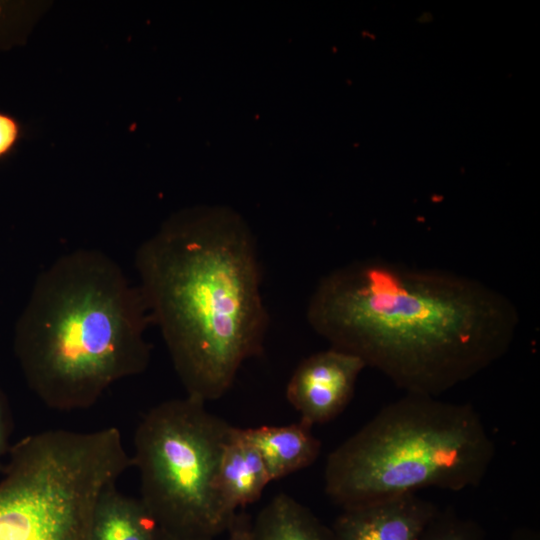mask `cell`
I'll return each mask as SVG.
<instances>
[{
  "label": "cell",
  "mask_w": 540,
  "mask_h": 540,
  "mask_svg": "<svg viewBox=\"0 0 540 540\" xmlns=\"http://www.w3.org/2000/svg\"><path fill=\"white\" fill-rule=\"evenodd\" d=\"M243 432L259 451L271 482L311 466L321 453V442L312 426L301 420L284 426L246 428Z\"/></svg>",
  "instance_id": "9c48e42d"
},
{
  "label": "cell",
  "mask_w": 540,
  "mask_h": 540,
  "mask_svg": "<svg viewBox=\"0 0 540 540\" xmlns=\"http://www.w3.org/2000/svg\"><path fill=\"white\" fill-rule=\"evenodd\" d=\"M271 482L262 457L245 436L242 428L233 427L222 449L215 481L216 499L230 518L256 502Z\"/></svg>",
  "instance_id": "ba28073f"
},
{
  "label": "cell",
  "mask_w": 540,
  "mask_h": 540,
  "mask_svg": "<svg viewBox=\"0 0 540 540\" xmlns=\"http://www.w3.org/2000/svg\"><path fill=\"white\" fill-rule=\"evenodd\" d=\"M161 529L138 498L125 495L116 485L98 499L92 521V540H158Z\"/></svg>",
  "instance_id": "30bf717a"
},
{
  "label": "cell",
  "mask_w": 540,
  "mask_h": 540,
  "mask_svg": "<svg viewBox=\"0 0 540 540\" xmlns=\"http://www.w3.org/2000/svg\"><path fill=\"white\" fill-rule=\"evenodd\" d=\"M306 317L330 347L405 393L434 397L500 360L520 322L511 299L478 279L382 258L323 276Z\"/></svg>",
  "instance_id": "6da1fadb"
},
{
  "label": "cell",
  "mask_w": 540,
  "mask_h": 540,
  "mask_svg": "<svg viewBox=\"0 0 540 540\" xmlns=\"http://www.w3.org/2000/svg\"><path fill=\"white\" fill-rule=\"evenodd\" d=\"M134 264L186 395L221 398L263 353L269 325L253 237L232 219L179 217L139 245Z\"/></svg>",
  "instance_id": "7a4b0ae2"
},
{
  "label": "cell",
  "mask_w": 540,
  "mask_h": 540,
  "mask_svg": "<svg viewBox=\"0 0 540 540\" xmlns=\"http://www.w3.org/2000/svg\"><path fill=\"white\" fill-rule=\"evenodd\" d=\"M252 540H336L307 507L285 493L276 494L252 519Z\"/></svg>",
  "instance_id": "8fae6325"
},
{
  "label": "cell",
  "mask_w": 540,
  "mask_h": 540,
  "mask_svg": "<svg viewBox=\"0 0 540 540\" xmlns=\"http://www.w3.org/2000/svg\"><path fill=\"white\" fill-rule=\"evenodd\" d=\"M510 540H540V537L534 530L519 529L511 536Z\"/></svg>",
  "instance_id": "2e32d148"
},
{
  "label": "cell",
  "mask_w": 540,
  "mask_h": 540,
  "mask_svg": "<svg viewBox=\"0 0 540 540\" xmlns=\"http://www.w3.org/2000/svg\"><path fill=\"white\" fill-rule=\"evenodd\" d=\"M20 134L19 123L11 116L0 113V157L6 155L15 146Z\"/></svg>",
  "instance_id": "5bb4252c"
},
{
  "label": "cell",
  "mask_w": 540,
  "mask_h": 540,
  "mask_svg": "<svg viewBox=\"0 0 540 540\" xmlns=\"http://www.w3.org/2000/svg\"><path fill=\"white\" fill-rule=\"evenodd\" d=\"M439 508L407 494L342 509L331 530L336 540H419Z\"/></svg>",
  "instance_id": "52a82bcc"
},
{
  "label": "cell",
  "mask_w": 540,
  "mask_h": 540,
  "mask_svg": "<svg viewBox=\"0 0 540 540\" xmlns=\"http://www.w3.org/2000/svg\"><path fill=\"white\" fill-rule=\"evenodd\" d=\"M227 540H252V518L244 510L233 517L228 529Z\"/></svg>",
  "instance_id": "9a60e30c"
},
{
  "label": "cell",
  "mask_w": 540,
  "mask_h": 540,
  "mask_svg": "<svg viewBox=\"0 0 540 540\" xmlns=\"http://www.w3.org/2000/svg\"><path fill=\"white\" fill-rule=\"evenodd\" d=\"M158 540H216V539L179 537V536L170 535L161 531Z\"/></svg>",
  "instance_id": "e0dca14e"
},
{
  "label": "cell",
  "mask_w": 540,
  "mask_h": 540,
  "mask_svg": "<svg viewBox=\"0 0 540 540\" xmlns=\"http://www.w3.org/2000/svg\"><path fill=\"white\" fill-rule=\"evenodd\" d=\"M366 368L355 355L330 347L303 359L285 390L301 421L313 427L335 419L351 401L357 379Z\"/></svg>",
  "instance_id": "8992f818"
},
{
  "label": "cell",
  "mask_w": 540,
  "mask_h": 540,
  "mask_svg": "<svg viewBox=\"0 0 540 540\" xmlns=\"http://www.w3.org/2000/svg\"><path fill=\"white\" fill-rule=\"evenodd\" d=\"M234 426L185 396L150 408L133 438L132 466L139 499L162 532L187 538L216 539L232 519L214 491L219 458Z\"/></svg>",
  "instance_id": "5b68a950"
},
{
  "label": "cell",
  "mask_w": 540,
  "mask_h": 540,
  "mask_svg": "<svg viewBox=\"0 0 540 540\" xmlns=\"http://www.w3.org/2000/svg\"><path fill=\"white\" fill-rule=\"evenodd\" d=\"M146 300L111 256L80 248L37 277L18 323L15 353L48 408L92 407L116 382L143 373L152 348Z\"/></svg>",
  "instance_id": "3957f363"
},
{
  "label": "cell",
  "mask_w": 540,
  "mask_h": 540,
  "mask_svg": "<svg viewBox=\"0 0 540 540\" xmlns=\"http://www.w3.org/2000/svg\"><path fill=\"white\" fill-rule=\"evenodd\" d=\"M419 540H484L481 528L451 510H438Z\"/></svg>",
  "instance_id": "7c38bea8"
},
{
  "label": "cell",
  "mask_w": 540,
  "mask_h": 540,
  "mask_svg": "<svg viewBox=\"0 0 540 540\" xmlns=\"http://www.w3.org/2000/svg\"><path fill=\"white\" fill-rule=\"evenodd\" d=\"M13 421L8 402L0 388V472L4 467V458L7 457L11 448L10 436L12 434Z\"/></svg>",
  "instance_id": "4fadbf2b"
},
{
  "label": "cell",
  "mask_w": 540,
  "mask_h": 540,
  "mask_svg": "<svg viewBox=\"0 0 540 540\" xmlns=\"http://www.w3.org/2000/svg\"><path fill=\"white\" fill-rule=\"evenodd\" d=\"M495 451L471 404L405 393L330 452L324 491L342 509L430 487L461 491L482 482Z\"/></svg>",
  "instance_id": "277c9868"
}]
</instances>
